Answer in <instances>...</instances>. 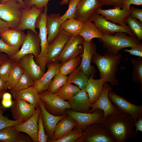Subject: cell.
I'll use <instances>...</instances> for the list:
<instances>
[{"label":"cell","mask_w":142,"mask_h":142,"mask_svg":"<svg viewBox=\"0 0 142 142\" xmlns=\"http://www.w3.org/2000/svg\"><path fill=\"white\" fill-rule=\"evenodd\" d=\"M102 124L116 142H125L134 136V124L131 116L119 110L107 116Z\"/></svg>","instance_id":"1"},{"label":"cell","mask_w":142,"mask_h":142,"mask_svg":"<svg viewBox=\"0 0 142 142\" xmlns=\"http://www.w3.org/2000/svg\"><path fill=\"white\" fill-rule=\"evenodd\" d=\"M122 57V55L119 53L111 55L107 53L103 56L96 52L93 55L91 63L97 65L100 73V78L103 79L104 83L108 82L112 86L119 85L115 75Z\"/></svg>","instance_id":"2"},{"label":"cell","mask_w":142,"mask_h":142,"mask_svg":"<svg viewBox=\"0 0 142 142\" xmlns=\"http://www.w3.org/2000/svg\"><path fill=\"white\" fill-rule=\"evenodd\" d=\"M99 40L108 53L111 55L118 53L119 51L126 47L131 48L140 42L135 37L129 36L124 32H117L114 35H104Z\"/></svg>","instance_id":"3"},{"label":"cell","mask_w":142,"mask_h":142,"mask_svg":"<svg viewBox=\"0 0 142 142\" xmlns=\"http://www.w3.org/2000/svg\"><path fill=\"white\" fill-rule=\"evenodd\" d=\"M48 6L46 5L44 7L43 12L42 11L37 18L35 24V28H38L39 29V36L40 42L41 52L35 61L43 72H45L46 70L49 45L47 39V33L46 25L48 15Z\"/></svg>","instance_id":"4"},{"label":"cell","mask_w":142,"mask_h":142,"mask_svg":"<svg viewBox=\"0 0 142 142\" xmlns=\"http://www.w3.org/2000/svg\"><path fill=\"white\" fill-rule=\"evenodd\" d=\"M22 8L16 0H6L0 3V19L6 22L9 28L16 29L20 22Z\"/></svg>","instance_id":"5"},{"label":"cell","mask_w":142,"mask_h":142,"mask_svg":"<svg viewBox=\"0 0 142 142\" xmlns=\"http://www.w3.org/2000/svg\"><path fill=\"white\" fill-rule=\"evenodd\" d=\"M40 52V42L39 33L36 34L32 30L28 29L21 49L13 56L8 58L14 61L18 62L24 56L32 54L34 56L36 59Z\"/></svg>","instance_id":"6"},{"label":"cell","mask_w":142,"mask_h":142,"mask_svg":"<svg viewBox=\"0 0 142 142\" xmlns=\"http://www.w3.org/2000/svg\"><path fill=\"white\" fill-rule=\"evenodd\" d=\"M45 107L50 113L55 116L64 115L67 109L71 108L68 102L47 90L39 94Z\"/></svg>","instance_id":"7"},{"label":"cell","mask_w":142,"mask_h":142,"mask_svg":"<svg viewBox=\"0 0 142 142\" xmlns=\"http://www.w3.org/2000/svg\"><path fill=\"white\" fill-rule=\"evenodd\" d=\"M110 100L112 102L118 110L130 115L134 124L138 117L142 115V105H137L126 100L122 96L110 90L108 93Z\"/></svg>","instance_id":"8"},{"label":"cell","mask_w":142,"mask_h":142,"mask_svg":"<svg viewBox=\"0 0 142 142\" xmlns=\"http://www.w3.org/2000/svg\"><path fill=\"white\" fill-rule=\"evenodd\" d=\"M91 113L75 111L72 110H65V113L77 123L79 128L85 130L91 125L95 123H102L104 118L103 110L95 109Z\"/></svg>","instance_id":"9"},{"label":"cell","mask_w":142,"mask_h":142,"mask_svg":"<svg viewBox=\"0 0 142 142\" xmlns=\"http://www.w3.org/2000/svg\"><path fill=\"white\" fill-rule=\"evenodd\" d=\"M94 22L97 27L104 35H114L115 33L120 32L128 34L130 36L136 37L128 26H120L106 19L102 15L96 12L90 20Z\"/></svg>","instance_id":"10"},{"label":"cell","mask_w":142,"mask_h":142,"mask_svg":"<svg viewBox=\"0 0 142 142\" xmlns=\"http://www.w3.org/2000/svg\"><path fill=\"white\" fill-rule=\"evenodd\" d=\"M84 40L79 34L72 36L68 40L59 55L57 62L64 63L69 59L81 54L83 51Z\"/></svg>","instance_id":"11"},{"label":"cell","mask_w":142,"mask_h":142,"mask_svg":"<svg viewBox=\"0 0 142 142\" xmlns=\"http://www.w3.org/2000/svg\"><path fill=\"white\" fill-rule=\"evenodd\" d=\"M83 136L87 142H116L101 123L93 124L87 128Z\"/></svg>","instance_id":"12"},{"label":"cell","mask_w":142,"mask_h":142,"mask_svg":"<svg viewBox=\"0 0 142 142\" xmlns=\"http://www.w3.org/2000/svg\"><path fill=\"white\" fill-rule=\"evenodd\" d=\"M72 36L61 29L53 41L49 45L47 64L57 62L58 59L65 45Z\"/></svg>","instance_id":"13"},{"label":"cell","mask_w":142,"mask_h":142,"mask_svg":"<svg viewBox=\"0 0 142 142\" xmlns=\"http://www.w3.org/2000/svg\"><path fill=\"white\" fill-rule=\"evenodd\" d=\"M103 6L100 0H80L74 18L83 22L90 21L96 10Z\"/></svg>","instance_id":"14"},{"label":"cell","mask_w":142,"mask_h":142,"mask_svg":"<svg viewBox=\"0 0 142 142\" xmlns=\"http://www.w3.org/2000/svg\"><path fill=\"white\" fill-rule=\"evenodd\" d=\"M112 90L113 88L108 83H105L104 84L99 98L95 103L92 104V109L90 110V113L95 109L102 110L104 113V119L108 116L115 114L119 111L116 107L112 104L108 98V92Z\"/></svg>","instance_id":"15"},{"label":"cell","mask_w":142,"mask_h":142,"mask_svg":"<svg viewBox=\"0 0 142 142\" xmlns=\"http://www.w3.org/2000/svg\"><path fill=\"white\" fill-rule=\"evenodd\" d=\"M36 108L32 104L22 99H15L11 106V112L13 118L23 123L34 114Z\"/></svg>","instance_id":"16"},{"label":"cell","mask_w":142,"mask_h":142,"mask_svg":"<svg viewBox=\"0 0 142 142\" xmlns=\"http://www.w3.org/2000/svg\"><path fill=\"white\" fill-rule=\"evenodd\" d=\"M43 10V9H38L34 6L30 8H22L20 22L16 29L22 31L30 29L35 34H38L39 33L35 29L36 23Z\"/></svg>","instance_id":"17"},{"label":"cell","mask_w":142,"mask_h":142,"mask_svg":"<svg viewBox=\"0 0 142 142\" xmlns=\"http://www.w3.org/2000/svg\"><path fill=\"white\" fill-rule=\"evenodd\" d=\"M83 51L80 55L81 60L79 67L88 77L93 78V68L91 65L93 55L96 52V45L92 40H84L83 43Z\"/></svg>","instance_id":"18"},{"label":"cell","mask_w":142,"mask_h":142,"mask_svg":"<svg viewBox=\"0 0 142 142\" xmlns=\"http://www.w3.org/2000/svg\"><path fill=\"white\" fill-rule=\"evenodd\" d=\"M121 8L119 7L113 9H103L99 8L96 12L102 15L108 21H110L118 25L125 26L126 25L127 19L130 15V9L123 7Z\"/></svg>","instance_id":"19"},{"label":"cell","mask_w":142,"mask_h":142,"mask_svg":"<svg viewBox=\"0 0 142 142\" xmlns=\"http://www.w3.org/2000/svg\"><path fill=\"white\" fill-rule=\"evenodd\" d=\"M63 63L57 62L48 63L47 72L39 79L34 82L33 87L37 89L39 94L47 90L54 76L59 72Z\"/></svg>","instance_id":"20"},{"label":"cell","mask_w":142,"mask_h":142,"mask_svg":"<svg viewBox=\"0 0 142 142\" xmlns=\"http://www.w3.org/2000/svg\"><path fill=\"white\" fill-rule=\"evenodd\" d=\"M41 112V110L39 106L36 108L34 114L25 122L14 125L18 131L27 134L32 138L34 142H37L38 129V120Z\"/></svg>","instance_id":"21"},{"label":"cell","mask_w":142,"mask_h":142,"mask_svg":"<svg viewBox=\"0 0 142 142\" xmlns=\"http://www.w3.org/2000/svg\"><path fill=\"white\" fill-rule=\"evenodd\" d=\"M72 110L78 112L90 113L92 105L85 89H80L76 95L68 100Z\"/></svg>","instance_id":"22"},{"label":"cell","mask_w":142,"mask_h":142,"mask_svg":"<svg viewBox=\"0 0 142 142\" xmlns=\"http://www.w3.org/2000/svg\"><path fill=\"white\" fill-rule=\"evenodd\" d=\"M39 105L41 110L42 121L45 131L51 140L57 124L66 115L55 116L50 113L46 110L43 102L40 99Z\"/></svg>","instance_id":"23"},{"label":"cell","mask_w":142,"mask_h":142,"mask_svg":"<svg viewBox=\"0 0 142 142\" xmlns=\"http://www.w3.org/2000/svg\"><path fill=\"white\" fill-rule=\"evenodd\" d=\"M34 56L29 54L24 56L18 62L20 65L29 73L35 81L40 79L45 72L35 62Z\"/></svg>","instance_id":"24"},{"label":"cell","mask_w":142,"mask_h":142,"mask_svg":"<svg viewBox=\"0 0 142 142\" xmlns=\"http://www.w3.org/2000/svg\"><path fill=\"white\" fill-rule=\"evenodd\" d=\"M26 34L23 31L9 28L0 33V38L6 44L19 48L22 46Z\"/></svg>","instance_id":"25"},{"label":"cell","mask_w":142,"mask_h":142,"mask_svg":"<svg viewBox=\"0 0 142 142\" xmlns=\"http://www.w3.org/2000/svg\"><path fill=\"white\" fill-rule=\"evenodd\" d=\"M14 99H22L33 105L36 108L39 106L40 96L36 88L33 86L19 91L10 89Z\"/></svg>","instance_id":"26"},{"label":"cell","mask_w":142,"mask_h":142,"mask_svg":"<svg viewBox=\"0 0 142 142\" xmlns=\"http://www.w3.org/2000/svg\"><path fill=\"white\" fill-rule=\"evenodd\" d=\"M59 14H51L48 15L46 21L47 39L49 45L57 36L61 29L62 21Z\"/></svg>","instance_id":"27"},{"label":"cell","mask_w":142,"mask_h":142,"mask_svg":"<svg viewBox=\"0 0 142 142\" xmlns=\"http://www.w3.org/2000/svg\"><path fill=\"white\" fill-rule=\"evenodd\" d=\"M78 124L72 118L66 116L57 124L51 141L59 139L68 135L72 131L73 128Z\"/></svg>","instance_id":"28"},{"label":"cell","mask_w":142,"mask_h":142,"mask_svg":"<svg viewBox=\"0 0 142 142\" xmlns=\"http://www.w3.org/2000/svg\"><path fill=\"white\" fill-rule=\"evenodd\" d=\"M104 84L102 78L94 79L91 77L88 78L85 90L91 103H95L99 98L102 91Z\"/></svg>","instance_id":"29"},{"label":"cell","mask_w":142,"mask_h":142,"mask_svg":"<svg viewBox=\"0 0 142 142\" xmlns=\"http://www.w3.org/2000/svg\"><path fill=\"white\" fill-rule=\"evenodd\" d=\"M79 34L83 38L84 40L89 41L94 38H102L103 34L94 23L89 21L84 23L83 27Z\"/></svg>","instance_id":"30"},{"label":"cell","mask_w":142,"mask_h":142,"mask_svg":"<svg viewBox=\"0 0 142 142\" xmlns=\"http://www.w3.org/2000/svg\"><path fill=\"white\" fill-rule=\"evenodd\" d=\"M88 79V76L77 67L69 74L67 82L77 85L80 89H85Z\"/></svg>","instance_id":"31"},{"label":"cell","mask_w":142,"mask_h":142,"mask_svg":"<svg viewBox=\"0 0 142 142\" xmlns=\"http://www.w3.org/2000/svg\"><path fill=\"white\" fill-rule=\"evenodd\" d=\"M84 23L74 18H71L63 22L61 28L64 31L72 36H76L79 34L83 27Z\"/></svg>","instance_id":"32"},{"label":"cell","mask_w":142,"mask_h":142,"mask_svg":"<svg viewBox=\"0 0 142 142\" xmlns=\"http://www.w3.org/2000/svg\"><path fill=\"white\" fill-rule=\"evenodd\" d=\"M24 71V69L18 62H14L8 78L6 82L8 89H11L15 86Z\"/></svg>","instance_id":"33"},{"label":"cell","mask_w":142,"mask_h":142,"mask_svg":"<svg viewBox=\"0 0 142 142\" xmlns=\"http://www.w3.org/2000/svg\"><path fill=\"white\" fill-rule=\"evenodd\" d=\"M80 90L78 87L67 82L54 93L65 100L75 95Z\"/></svg>","instance_id":"34"},{"label":"cell","mask_w":142,"mask_h":142,"mask_svg":"<svg viewBox=\"0 0 142 142\" xmlns=\"http://www.w3.org/2000/svg\"><path fill=\"white\" fill-rule=\"evenodd\" d=\"M19 133L14 125L5 127L0 130V142H17Z\"/></svg>","instance_id":"35"},{"label":"cell","mask_w":142,"mask_h":142,"mask_svg":"<svg viewBox=\"0 0 142 142\" xmlns=\"http://www.w3.org/2000/svg\"><path fill=\"white\" fill-rule=\"evenodd\" d=\"M81 58L80 55L71 58L63 63L60 67L59 72L67 75L73 71L80 63Z\"/></svg>","instance_id":"36"},{"label":"cell","mask_w":142,"mask_h":142,"mask_svg":"<svg viewBox=\"0 0 142 142\" xmlns=\"http://www.w3.org/2000/svg\"><path fill=\"white\" fill-rule=\"evenodd\" d=\"M134 67L132 73V80L135 83L140 84L141 85V92L142 87V59L139 57L137 60L130 59Z\"/></svg>","instance_id":"37"},{"label":"cell","mask_w":142,"mask_h":142,"mask_svg":"<svg viewBox=\"0 0 142 142\" xmlns=\"http://www.w3.org/2000/svg\"><path fill=\"white\" fill-rule=\"evenodd\" d=\"M34 82L28 73L24 70L17 83L11 90L17 91L33 86Z\"/></svg>","instance_id":"38"},{"label":"cell","mask_w":142,"mask_h":142,"mask_svg":"<svg viewBox=\"0 0 142 142\" xmlns=\"http://www.w3.org/2000/svg\"><path fill=\"white\" fill-rule=\"evenodd\" d=\"M68 77L67 75H63L59 72L53 78L47 91L55 93L67 82Z\"/></svg>","instance_id":"39"},{"label":"cell","mask_w":142,"mask_h":142,"mask_svg":"<svg viewBox=\"0 0 142 142\" xmlns=\"http://www.w3.org/2000/svg\"><path fill=\"white\" fill-rule=\"evenodd\" d=\"M127 23L132 31L139 40L142 39V23L130 16L127 19Z\"/></svg>","instance_id":"40"},{"label":"cell","mask_w":142,"mask_h":142,"mask_svg":"<svg viewBox=\"0 0 142 142\" xmlns=\"http://www.w3.org/2000/svg\"><path fill=\"white\" fill-rule=\"evenodd\" d=\"M83 129L79 128L78 130L72 131L70 133L61 138L51 141L52 142H73L77 139L82 137L84 134Z\"/></svg>","instance_id":"41"},{"label":"cell","mask_w":142,"mask_h":142,"mask_svg":"<svg viewBox=\"0 0 142 142\" xmlns=\"http://www.w3.org/2000/svg\"><path fill=\"white\" fill-rule=\"evenodd\" d=\"M14 62L9 58L0 66V77L5 82L8 78Z\"/></svg>","instance_id":"42"},{"label":"cell","mask_w":142,"mask_h":142,"mask_svg":"<svg viewBox=\"0 0 142 142\" xmlns=\"http://www.w3.org/2000/svg\"><path fill=\"white\" fill-rule=\"evenodd\" d=\"M80 0H70L68 8L65 13L61 16L63 22L71 18H74L77 4Z\"/></svg>","instance_id":"43"},{"label":"cell","mask_w":142,"mask_h":142,"mask_svg":"<svg viewBox=\"0 0 142 142\" xmlns=\"http://www.w3.org/2000/svg\"><path fill=\"white\" fill-rule=\"evenodd\" d=\"M38 123V129L37 136V142H46L48 140V136L46 134L45 132L42 122L41 112L39 116Z\"/></svg>","instance_id":"44"},{"label":"cell","mask_w":142,"mask_h":142,"mask_svg":"<svg viewBox=\"0 0 142 142\" xmlns=\"http://www.w3.org/2000/svg\"><path fill=\"white\" fill-rule=\"evenodd\" d=\"M49 0H24L23 8H31L34 6L39 9H42L48 4Z\"/></svg>","instance_id":"45"},{"label":"cell","mask_w":142,"mask_h":142,"mask_svg":"<svg viewBox=\"0 0 142 142\" xmlns=\"http://www.w3.org/2000/svg\"><path fill=\"white\" fill-rule=\"evenodd\" d=\"M19 50V48L8 45L0 39V53H4L8 57L13 56Z\"/></svg>","instance_id":"46"},{"label":"cell","mask_w":142,"mask_h":142,"mask_svg":"<svg viewBox=\"0 0 142 142\" xmlns=\"http://www.w3.org/2000/svg\"><path fill=\"white\" fill-rule=\"evenodd\" d=\"M20 124L19 121L17 120H10L6 116H4L2 111L0 113V130L7 126L15 125Z\"/></svg>","instance_id":"47"},{"label":"cell","mask_w":142,"mask_h":142,"mask_svg":"<svg viewBox=\"0 0 142 142\" xmlns=\"http://www.w3.org/2000/svg\"><path fill=\"white\" fill-rule=\"evenodd\" d=\"M125 52L131 54L142 57V43L140 42L130 49H124Z\"/></svg>","instance_id":"48"},{"label":"cell","mask_w":142,"mask_h":142,"mask_svg":"<svg viewBox=\"0 0 142 142\" xmlns=\"http://www.w3.org/2000/svg\"><path fill=\"white\" fill-rule=\"evenodd\" d=\"M103 5L113 6L114 8L119 7L122 8L123 6L121 0H100Z\"/></svg>","instance_id":"49"},{"label":"cell","mask_w":142,"mask_h":142,"mask_svg":"<svg viewBox=\"0 0 142 142\" xmlns=\"http://www.w3.org/2000/svg\"><path fill=\"white\" fill-rule=\"evenodd\" d=\"M130 15L132 17L138 19L142 23V9L131 6L130 8Z\"/></svg>","instance_id":"50"},{"label":"cell","mask_w":142,"mask_h":142,"mask_svg":"<svg viewBox=\"0 0 142 142\" xmlns=\"http://www.w3.org/2000/svg\"><path fill=\"white\" fill-rule=\"evenodd\" d=\"M123 7H126L129 9L131 4L139 6L142 4V0H121Z\"/></svg>","instance_id":"51"},{"label":"cell","mask_w":142,"mask_h":142,"mask_svg":"<svg viewBox=\"0 0 142 142\" xmlns=\"http://www.w3.org/2000/svg\"><path fill=\"white\" fill-rule=\"evenodd\" d=\"M32 138L28 135H26L20 132L19 134L17 142H32Z\"/></svg>","instance_id":"52"},{"label":"cell","mask_w":142,"mask_h":142,"mask_svg":"<svg viewBox=\"0 0 142 142\" xmlns=\"http://www.w3.org/2000/svg\"><path fill=\"white\" fill-rule=\"evenodd\" d=\"M134 126L136 127L135 131L134 132V136L136 137L138 131H142V115L138 117L137 121L134 124Z\"/></svg>","instance_id":"53"},{"label":"cell","mask_w":142,"mask_h":142,"mask_svg":"<svg viewBox=\"0 0 142 142\" xmlns=\"http://www.w3.org/2000/svg\"><path fill=\"white\" fill-rule=\"evenodd\" d=\"M12 101L11 100H4L2 99V106L4 108H7L11 107L12 104Z\"/></svg>","instance_id":"54"},{"label":"cell","mask_w":142,"mask_h":142,"mask_svg":"<svg viewBox=\"0 0 142 142\" xmlns=\"http://www.w3.org/2000/svg\"><path fill=\"white\" fill-rule=\"evenodd\" d=\"M9 28L6 22L0 19V33Z\"/></svg>","instance_id":"55"},{"label":"cell","mask_w":142,"mask_h":142,"mask_svg":"<svg viewBox=\"0 0 142 142\" xmlns=\"http://www.w3.org/2000/svg\"><path fill=\"white\" fill-rule=\"evenodd\" d=\"M7 89L6 82L0 77V91H6Z\"/></svg>","instance_id":"56"},{"label":"cell","mask_w":142,"mask_h":142,"mask_svg":"<svg viewBox=\"0 0 142 142\" xmlns=\"http://www.w3.org/2000/svg\"><path fill=\"white\" fill-rule=\"evenodd\" d=\"M8 58V57L7 55L0 53V66Z\"/></svg>","instance_id":"57"},{"label":"cell","mask_w":142,"mask_h":142,"mask_svg":"<svg viewBox=\"0 0 142 142\" xmlns=\"http://www.w3.org/2000/svg\"><path fill=\"white\" fill-rule=\"evenodd\" d=\"M2 98L4 100H11V95L10 93L6 92L3 94Z\"/></svg>","instance_id":"58"},{"label":"cell","mask_w":142,"mask_h":142,"mask_svg":"<svg viewBox=\"0 0 142 142\" xmlns=\"http://www.w3.org/2000/svg\"><path fill=\"white\" fill-rule=\"evenodd\" d=\"M6 92V91H0V99L2 98L3 94ZM3 109H4V108L0 105V113L1 111H2Z\"/></svg>","instance_id":"59"},{"label":"cell","mask_w":142,"mask_h":142,"mask_svg":"<svg viewBox=\"0 0 142 142\" xmlns=\"http://www.w3.org/2000/svg\"><path fill=\"white\" fill-rule=\"evenodd\" d=\"M70 0H62L60 2L61 5H63L67 4L69 3Z\"/></svg>","instance_id":"60"},{"label":"cell","mask_w":142,"mask_h":142,"mask_svg":"<svg viewBox=\"0 0 142 142\" xmlns=\"http://www.w3.org/2000/svg\"><path fill=\"white\" fill-rule=\"evenodd\" d=\"M16 1L19 4H20L23 8V0H16Z\"/></svg>","instance_id":"61"},{"label":"cell","mask_w":142,"mask_h":142,"mask_svg":"<svg viewBox=\"0 0 142 142\" xmlns=\"http://www.w3.org/2000/svg\"><path fill=\"white\" fill-rule=\"evenodd\" d=\"M6 0H0V3Z\"/></svg>","instance_id":"62"}]
</instances>
